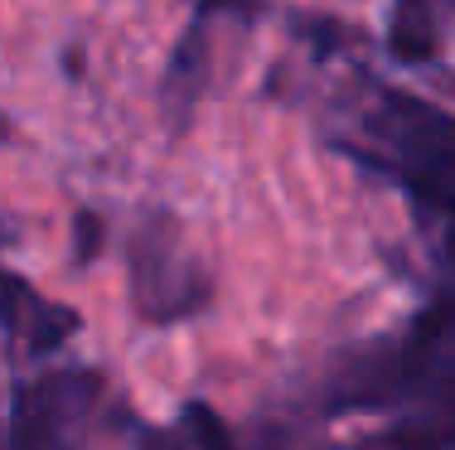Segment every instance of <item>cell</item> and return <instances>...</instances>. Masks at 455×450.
I'll return each instance as SVG.
<instances>
[{"label": "cell", "mask_w": 455, "mask_h": 450, "mask_svg": "<svg viewBox=\"0 0 455 450\" xmlns=\"http://www.w3.org/2000/svg\"><path fill=\"white\" fill-rule=\"evenodd\" d=\"M397 112V150L411 170L417 185L436 199H455V122L436 107H417L407 98L393 102Z\"/></svg>", "instance_id": "6da1fadb"}, {"label": "cell", "mask_w": 455, "mask_h": 450, "mask_svg": "<svg viewBox=\"0 0 455 450\" xmlns=\"http://www.w3.org/2000/svg\"><path fill=\"white\" fill-rule=\"evenodd\" d=\"M140 450H233L228 426L204 402H189L175 426H150L140 431Z\"/></svg>", "instance_id": "7a4b0ae2"}, {"label": "cell", "mask_w": 455, "mask_h": 450, "mask_svg": "<svg viewBox=\"0 0 455 450\" xmlns=\"http://www.w3.org/2000/svg\"><path fill=\"white\" fill-rule=\"evenodd\" d=\"M387 49L397 63H427L436 53V20L427 0H393L387 10Z\"/></svg>", "instance_id": "3957f363"}]
</instances>
